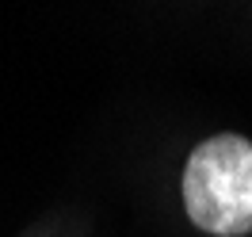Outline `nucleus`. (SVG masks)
I'll use <instances>...</instances> for the list:
<instances>
[{
  "instance_id": "f257e3e1",
  "label": "nucleus",
  "mask_w": 252,
  "mask_h": 237,
  "mask_svg": "<svg viewBox=\"0 0 252 237\" xmlns=\"http://www.w3.org/2000/svg\"><path fill=\"white\" fill-rule=\"evenodd\" d=\"M184 203L191 222L218 237L252 230V142L237 134L206 138L188 157Z\"/></svg>"
}]
</instances>
